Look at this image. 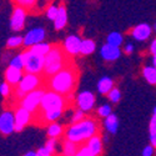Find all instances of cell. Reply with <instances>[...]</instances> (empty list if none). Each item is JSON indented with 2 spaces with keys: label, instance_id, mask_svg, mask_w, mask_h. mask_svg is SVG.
Returning <instances> with one entry per match:
<instances>
[{
  "label": "cell",
  "instance_id": "obj_1",
  "mask_svg": "<svg viewBox=\"0 0 156 156\" xmlns=\"http://www.w3.org/2000/svg\"><path fill=\"white\" fill-rule=\"evenodd\" d=\"M98 122L93 119H83L81 121H77L71 124L65 131V139H69L77 144H84L91 136L98 134Z\"/></svg>",
  "mask_w": 156,
  "mask_h": 156
},
{
  "label": "cell",
  "instance_id": "obj_2",
  "mask_svg": "<svg viewBox=\"0 0 156 156\" xmlns=\"http://www.w3.org/2000/svg\"><path fill=\"white\" fill-rule=\"evenodd\" d=\"M76 84V73L74 68L65 66L56 74L51 75L49 79V87L53 91H56L61 95L73 93Z\"/></svg>",
  "mask_w": 156,
  "mask_h": 156
},
{
  "label": "cell",
  "instance_id": "obj_3",
  "mask_svg": "<svg viewBox=\"0 0 156 156\" xmlns=\"http://www.w3.org/2000/svg\"><path fill=\"white\" fill-rule=\"evenodd\" d=\"M65 51L59 45L51 46L50 51L45 55V65H44V73L48 76H51L65 68Z\"/></svg>",
  "mask_w": 156,
  "mask_h": 156
},
{
  "label": "cell",
  "instance_id": "obj_4",
  "mask_svg": "<svg viewBox=\"0 0 156 156\" xmlns=\"http://www.w3.org/2000/svg\"><path fill=\"white\" fill-rule=\"evenodd\" d=\"M65 96L53 91V90H49L45 91L43 99H41V104H40V109L43 112L46 111H51V110H64L65 106Z\"/></svg>",
  "mask_w": 156,
  "mask_h": 156
},
{
  "label": "cell",
  "instance_id": "obj_5",
  "mask_svg": "<svg viewBox=\"0 0 156 156\" xmlns=\"http://www.w3.org/2000/svg\"><path fill=\"white\" fill-rule=\"evenodd\" d=\"M25 73H33L40 75L44 71L45 65V56L35 54L30 50H25Z\"/></svg>",
  "mask_w": 156,
  "mask_h": 156
},
{
  "label": "cell",
  "instance_id": "obj_6",
  "mask_svg": "<svg viewBox=\"0 0 156 156\" xmlns=\"http://www.w3.org/2000/svg\"><path fill=\"white\" fill-rule=\"evenodd\" d=\"M44 94H45V90L40 89V87L33 90V91H29L21 99L20 105L25 109H28L30 112H35L39 108H40L41 99H43Z\"/></svg>",
  "mask_w": 156,
  "mask_h": 156
},
{
  "label": "cell",
  "instance_id": "obj_7",
  "mask_svg": "<svg viewBox=\"0 0 156 156\" xmlns=\"http://www.w3.org/2000/svg\"><path fill=\"white\" fill-rule=\"evenodd\" d=\"M15 131V115L10 110H5L0 115V133L3 135H10Z\"/></svg>",
  "mask_w": 156,
  "mask_h": 156
},
{
  "label": "cell",
  "instance_id": "obj_8",
  "mask_svg": "<svg viewBox=\"0 0 156 156\" xmlns=\"http://www.w3.org/2000/svg\"><path fill=\"white\" fill-rule=\"evenodd\" d=\"M41 84V80H40V76L39 74H33V73H27L23 79L20 80L18 87H20L21 90H24L25 93H29V91H33V90L37 89Z\"/></svg>",
  "mask_w": 156,
  "mask_h": 156
},
{
  "label": "cell",
  "instance_id": "obj_9",
  "mask_svg": "<svg viewBox=\"0 0 156 156\" xmlns=\"http://www.w3.org/2000/svg\"><path fill=\"white\" fill-rule=\"evenodd\" d=\"M25 19H27V10L24 6H18L14 11L10 19V28L14 31H21L24 25H25Z\"/></svg>",
  "mask_w": 156,
  "mask_h": 156
},
{
  "label": "cell",
  "instance_id": "obj_10",
  "mask_svg": "<svg viewBox=\"0 0 156 156\" xmlns=\"http://www.w3.org/2000/svg\"><path fill=\"white\" fill-rule=\"evenodd\" d=\"M81 40L77 35H69L66 39L64 40L62 49L68 55L75 56L77 54H80V48H81Z\"/></svg>",
  "mask_w": 156,
  "mask_h": 156
},
{
  "label": "cell",
  "instance_id": "obj_11",
  "mask_svg": "<svg viewBox=\"0 0 156 156\" xmlns=\"http://www.w3.org/2000/svg\"><path fill=\"white\" fill-rule=\"evenodd\" d=\"M45 36H46V33L43 28H34V29L29 30L27 33V35L24 36V44L23 45L27 46V48H30L34 44L44 41Z\"/></svg>",
  "mask_w": 156,
  "mask_h": 156
},
{
  "label": "cell",
  "instance_id": "obj_12",
  "mask_svg": "<svg viewBox=\"0 0 156 156\" xmlns=\"http://www.w3.org/2000/svg\"><path fill=\"white\" fill-rule=\"evenodd\" d=\"M15 131H21L31 120V112L21 105L15 110Z\"/></svg>",
  "mask_w": 156,
  "mask_h": 156
},
{
  "label": "cell",
  "instance_id": "obj_13",
  "mask_svg": "<svg viewBox=\"0 0 156 156\" xmlns=\"http://www.w3.org/2000/svg\"><path fill=\"white\" fill-rule=\"evenodd\" d=\"M76 104H77V106H79V109L84 110L85 112L93 110V108L95 105V95L91 91H87V90L86 91H83L77 95Z\"/></svg>",
  "mask_w": 156,
  "mask_h": 156
},
{
  "label": "cell",
  "instance_id": "obj_14",
  "mask_svg": "<svg viewBox=\"0 0 156 156\" xmlns=\"http://www.w3.org/2000/svg\"><path fill=\"white\" fill-rule=\"evenodd\" d=\"M100 54L102 56L104 60H106V61H115V60H118L121 55V50L119 46H114L111 44H105V45H102L101 50H100Z\"/></svg>",
  "mask_w": 156,
  "mask_h": 156
},
{
  "label": "cell",
  "instance_id": "obj_15",
  "mask_svg": "<svg viewBox=\"0 0 156 156\" xmlns=\"http://www.w3.org/2000/svg\"><path fill=\"white\" fill-rule=\"evenodd\" d=\"M151 33H152V29L149 24H139L134 28L131 35L135 40L137 41H145L147 39L151 36Z\"/></svg>",
  "mask_w": 156,
  "mask_h": 156
},
{
  "label": "cell",
  "instance_id": "obj_16",
  "mask_svg": "<svg viewBox=\"0 0 156 156\" xmlns=\"http://www.w3.org/2000/svg\"><path fill=\"white\" fill-rule=\"evenodd\" d=\"M23 76H24L23 69L11 66V65H9V68H8L6 71H5V80H6L11 86L19 85L20 80L23 79Z\"/></svg>",
  "mask_w": 156,
  "mask_h": 156
},
{
  "label": "cell",
  "instance_id": "obj_17",
  "mask_svg": "<svg viewBox=\"0 0 156 156\" xmlns=\"http://www.w3.org/2000/svg\"><path fill=\"white\" fill-rule=\"evenodd\" d=\"M85 144L91 150L93 156H99L102 154V141H101V136L99 134H95L94 136H91Z\"/></svg>",
  "mask_w": 156,
  "mask_h": 156
},
{
  "label": "cell",
  "instance_id": "obj_18",
  "mask_svg": "<svg viewBox=\"0 0 156 156\" xmlns=\"http://www.w3.org/2000/svg\"><path fill=\"white\" fill-rule=\"evenodd\" d=\"M68 24V12H66V8L64 5L59 6V11H58V15L54 20V28L56 30H61L66 27Z\"/></svg>",
  "mask_w": 156,
  "mask_h": 156
},
{
  "label": "cell",
  "instance_id": "obj_19",
  "mask_svg": "<svg viewBox=\"0 0 156 156\" xmlns=\"http://www.w3.org/2000/svg\"><path fill=\"white\" fill-rule=\"evenodd\" d=\"M114 87V80L109 76H104L98 83V91L102 95H108V93Z\"/></svg>",
  "mask_w": 156,
  "mask_h": 156
},
{
  "label": "cell",
  "instance_id": "obj_20",
  "mask_svg": "<svg viewBox=\"0 0 156 156\" xmlns=\"http://www.w3.org/2000/svg\"><path fill=\"white\" fill-rule=\"evenodd\" d=\"M79 150V144L66 139L62 144V155L65 156H75Z\"/></svg>",
  "mask_w": 156,
  "mask_h": 156
},
{
  "label": "cell",
  "instance_id": "obj_21",
  "mask_svg": "<svg viewBox=\"0 0 156 156\" xmlns=\"http://www.w3.org/2000/svg\"><path fill=\"white\" fill-rule=\"evenodd\" d=\"M105 127L110 134H116L118 133V129H119V120H118V116L115 114H110L109 116L105 118Z\"/></svg>",
  "mask_w": 156,
  "mask_h": 156
},
{
  "label": "cell",
  "instance_id": "obj_22",
  "mask_svg": "<svg viewBox=\"0 0 156 156\" xmlns=\"http://www.w3.org/2000/svg\"><path fill=\"white\" fill-rule=\"evenodd\" d=\"M96 50V44L91 39H84L81 40V48H80V54L81 55H90Z\"/></svg>",
  "mask_w": 156,
  "mask_h": 156
},
{
  "label": "cell",
  "instance_id": "obj_23",
  "mask_svg": "<svg viewBox=\"0 0 156 156\" xmlns=\"http://www.w3.org/2000/svg\"><path fill=\"white\" fill-rule=\"evenodd\" d=\"M50 49H51V45L48 44V43H44V41L34 44L33 46L29 48L30 51H33V53H35V54H39V55H43V56H45L49 53Z\"/></svg>",
  "mask_w": 156,
  "mask_h": 156
},
{
  "label": "cell",
  "instance_id": "obj_24",
  "mask_svg": "<svg viewBox=\"0 0 156 156\" xmlns=\"http://www.w3.org/2000/svg\"><path fill=\"white\" fill-rule=\"evenodd\" d=\"M142 75L146 79V81L151 85H156V68L154 66H145L142 70Z\"/></svg>",
  "mask_w": 156,
  "mask_h": 156
},
{
  "label": "cell",
  "instance_id": "obj_25",
  "mask_svg": "<svg viewBox=\"0 0 156 156\" xmlns=\"http://www.w3.org/2000/svg\"><path fill=\"white\" fill-rule=\"evenodd\" d=\"M62 133H64V129H62L61 125L56 124L55 121L54 122H50V125L48 127V135H49V137L58 139V137H60L62 135Z\"/></svg>",
  "mask_w": 156,
  "mask_h": 156
},
{
  "label": "cell",
  "instance_id": "obj_26",
  "mask_svg": "<svg viewBox=\"0 0 156 156\" xmlns=\"http://www.w3.org/2000/svg\"><path fill=\"white\" fill-rule=\"evenodd\" d=\"M106 43L108 44H111L114 46H121V44L124 43V36L118 33V31H112L108 35V39H106Z\"/></svg>",
  "mask_w": 156,
  "mask_h": 156
},
{
  "label": "cell",
  "instance_id": "obj_27",
  "mask_svg": "<svg viewBox=\"0 0 156 156\" xmlns=\"http://www.w3.org/2000/svg\"><path fill=\"white\" fill-rule=\"evenodd\" d=\"M24 44V37L20 36V35H14V36H10L6 41V46L9 49H15V48H19L20 45Z\"/></svg>",
  "mask_w": 156,
  "mask_h": 156
},
{
  "label": "cell",
  "instance_id": "obj_28",
  "mask_svg": "<svg viewBox=\"0 0 156 156\" xmlns=\"http://www.w3.org/2000/svg\"><path fill=\"white\" fill-rule=\"evenodd\" d=\"M10 65L11 66H15V68H19V69L24 70V68H25V53H20L19 55L11 58Z\"/></svg>",
  "mask_w": 156,
  "mask_h": 156
},
{
  "label": "cell",
  "instance_id": "obj_29",
  "mask_svg": "<svg viewBox=\"0 0 156 156\" xmlns=\"http://www.w3.org/2000/svg\"><path fill=\"white\" fill-rule=\"evenodd\" d=\"M43 114H44L45 121L54 122V121H56L60 118V116L62 115V110H51V111H46V112H43Z\"/></svg>",
  "mask_w": 156,
  "mask_h": 156
},
{
  "label": "cell",
  "instance_id": "obj_30",
  "mask_svg": "<svg viewBox=\"0 0 156 156\" xmlns=\"http://www.w3.org/2000/svg\"><path fill=\"white\" fill-rule=\"evenodd\" d=\"M108 98H109V100L111 101V102H114V104H116V102H119V100L121 99V93H120V90L118 89V87H112L110 91L108 93Z\"/></svg>",
  "mask_w": 156,
  "mask_h": 156
},
{
  "label": "cell",
  "instance_id": "obj_31",
  "mask_svg": "<svg viewBox=\"0 0 156 156\" xmlns=\"http://www.w3.org/2000/svg\"><path fill=\"white\" fill-rule=\"evenodd\" d=\"M58 11H59V6H56V5H50L49 8H48V10H46V16H48V19L49 20H51V21H54L55 20V18H56V15H58Z\"/></svg>",
  "mask_w": 156,
  "mask_h": 156
},
{
  "label": "cell",
  "instance_id": "obj_32",
  "mask_svg": "<svg viewBox=\"0 0 156 156\" xmlns=\"http://www.w3.org/2000/svg\"><path fill=\"white\" fill-rule=\"evenodd\" d=\"M111 112H112V111H111V106H110V105H106V104H105V105H101V106L98 109L99 116H100V118H104V119H105L106 116H109Z\"/></svg>",
  "mask_w": 156,
  "mask_h": 156
},
{
  "label": "cell",
  "instance_id": "obj_33",
  "mask_svg": "<svg viewBox=\"0 0 156 156\" xmlns=\"http://www.w3.org/2000/svg\"><path fill=\"white\" fill-rule=\"evenodd\" d=\"M56 139L54 137H50V140L46 141V144H45V147L48 149V151L50 152V155H54L55 154V150H56Z\"/></svg>",
  "mask_w": 156,
  "mask_h": 156
},
{
  "label": "cell",
  "instance_id": "obj_34",
  "mask_svg": "<svg viewBox=\"0 0 156 156\" xmlns=\"http://www.w3.org/2000/svg\"><path fill=\"white\" fill-rule=\"evenodd\" d=\"M83 119H85V111L79 109V110H76L73 115V118H71V124L74 122H77V121H81Z\"/></svg>",
  "mask_w": 156,
  "mask_h": 156
},
{
  "label": "cell",
  "instance_id": "obj_35",
  "mask_svg": "<svg viewBox=\"0 0 156 156\" xmlns=\"http://www.w3.org/2000/svg\"><path fill=\"white\" fill-rule=\"evenodd\" d=\"M76 155L77 156H93V152H91V150L87 147V145L85 144V145L79 146V150H77Z\"/></svg>",
  "mask_w": 156,
  "mask_h": 156
},
{
  "label": "cell",
  "instance_id": "obj_36",
  "mask_svg": "<svg viewBox=\"0 0 156 156\" xmlns=\"http://www.w3.org/2000/svg\"><path fill=\"white\" fill-rule=\"evenodd\" d=\"M10 86H11V85H10L8 81L0 84V94H2L4 98H6V96L10 95Z\"/></svg>",
  "mask_w": 156,
  "mask_h": 156
},
{
  "label": "cell",
  "instance_id": "obj_37",
  "mask_svg": "<svg viewBox=\"0 0 156 156\" xmlns=\"http://www.w3.org/2000/svg\"><path fill=\"white\" fill-rule=\"evenodd\" d=\"M16 2H18V4H19L20 6H24V8H31V6L35 4L36 0H16Z\"/></svg>",
  "mask_w": 156,
  "mask_h": 156
},
{
  "label": "cell",
  "instance_id": "obj_38",
  "mask_svg": "<svg viewBox=\"0 0 156 156\" xmlns=\"http://www.w3.org/2000/svg\"><path fill=\"white\" fill-rule=\"evenodd\" d=\"M150 134L151 133H156V114H152V118L150 120Z\"/></svg>",
  "mask_w": 156,
  "mask_h": 156
},
{
  "label": "cell",
  "instance_id": "obj_39",
  "mask_svg": "<svg viewBox=\"0 0 156 156\" xmlns=\"http://www.w3.org/2000/svg\"><path fill=\"white\" fill-rule=\"evenodd\" d=\"M154 146L152 145H149L146 146L144 150H142V156H152L154 155Z\"/></svg>",
  "mask_w": 156,
  "mask_h": 156
},
{
  "label": "cell",
  "instance_id": "obj_40",
  "mask_svg": "<svg viewBox=\"0 0 156 156\" xmlns=\"http://www.w3.org/2000/svg\"><path fill=\"white\" fill-rule=\"evenodd\" d=\"M36 156H50V152H49L48 149L44 146V147H40V149L36 151Z\"/></svg>",
  "mask_w": 156,
  "mask_h": 156
},
{
  "label": "cell",
  "instance_id": "obj_41",
  "mask_svg": "<svg viewBox=\"0 0 156 156\" xmlns=\"http://www.w3.org/2000/svg\"><path fill=\"white\" fill-rule=\"evenodd\" d=\"M25 94H27V93H25L24 90H21L20 87H18V89L15 90V96H16L18 99H20V100H21V99L25 96Z\"/></svg>",
  "mask_w": 156,
  "mask_h": 156
},
{
  "label": "cell",
  "instance_id": "obj_42",
  "mask_svg": "<svg viewBox=\"0 0 156 156\" xmlns=\"http://www.w3.org/2000/svg\"><path fill=\"white\" fill-rule=\"evenodd\" d=\"M150 144L156 149V133H151L150 134Z\"/></svg>",
  "mask_w": 156,
  "mask_h": 156
},
{
  "label": "cell",
  "instance_id": "obj_43",
  "mask_svg": "<svg viewBox=\"0 0 156 156\" xmlns=\"http://www.w3.org/2000/svg\"><path fill=\"white\" fill-rule=\"evenodd\" d=\"M124 50H125L126 54H131L133 50H134V45H133V44H126L125 48H124Z\"/></svg>",
  "mask_w": 156,
  "mask_h": 156
},
{
  "label": "cell",
  "instance_id": "obj_44",
  "mask_svg": "<svg viewBox=\"0 0 156 156\" xmlns=\"http://www.w3.org/2000/svg\"><path fill=\"white\" fill-rule=\"evenodd\" d=\"M150 51L152 55H156V39H154L151 45H150Z\"/></svg>",
  "mask_w": 156,
  "mask_h": 156
},
{
  "label": "cell",
  "instance_id": "obj_45",
  "mask_svg": "<svg viewBox=\"0 0 156 156\" xmlns=\"http://www.w3.org/2000/svg\"><path fill=\"white\" fill-rule=\"evenodd\" d=\"M25 156H36V151H28L25 152Z\"/></svg>",
  "mask_w": 156,
  "mask_h": 156
},
{
  "label": "cell",
  "instance_id": "obj_46",
  "mask_svg": "<svg viewBox=\"0 0 156 156\" xmlns=\"http://www.w3.org/2000/svg\"><path fill=\"white\" fill-rule=\"evenodd\" d=\"M152 65L156 68V55H152Z\"/></svg>",
  "mask_w": 156,
  "mask_h": 156
},
{
  "label": "cell",
  "instance_id": "obj_47",
  "mask_svg": "<svg viewBox=\"0 0 156 156\" xmlns=\"http://www.w3.org/2000/svg\"><path fill=\"white\" fill-rule=\"evenodd\" d=\"M152 114H156V106L154 108V110H152Z\"/></svg>",
  "mask_w": 156,
  "mask_h": 156
},
{
  "label": "cell",
  "instance_id": "obj_48",
  "mask_svg": "<svg viewBox=\"0 0 156 156\" xmlns=\"http://www.w3.org/2000/svg\"><path fill=\"white\" fill-rule=\"evenodd\" d=\"M154 30H155V31H156V23H155V24H154Z\"/></svg>",
  "mask_w": 156,
  "mask_h": 156
}]
</instances>
